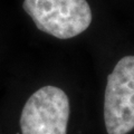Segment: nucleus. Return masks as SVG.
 Wrapping results in <instances>:
<instances>
[{
	"label": "nucleus",
	"instance_id": "nucleus-3",
	"mask_svg": "<svg viewBox=\"0 0 134 134\" xmlns=\"http://www.w3.org/2000/svg\"><path fill=\"white\" fill-rule=\"evenodd\" d=\"M69 113V98L62 88L40 87L27 99L21 111V134H67Z\"/></svg>",
	"mask_w": 134,
	"mask_h": 134
},
{
	"label": "nucleus",
	"instance_id": "nucleus-2",
	"mask_svg": "<svg viewBox=\"0 0 134 134\" xmlns=\"http://www.w3.org/2000/svg\"><path fill=\"white\" fill-rule=\"evenodd\" d=\"M104 122L107 134H127L134 130V56L121 58L108 75Z\"/></svg>",
	"mask_w": 134,
	"mask_h": 134
},
{
	"label": "nucleus",
	"instance_id": "nucleus-1",
	"mask_svg": "<svg viewBox=\"0 0 134 134\" xmlns=\"http://www.w3.org/2000/svg\"><path fill=\"white\" fill-rule=\"evenodd\" d=\"M23 7L40 31L58 39L81 35L93 18L86 0H24Z\"/></svg>",
	"mask_w": 134,
	"mask_h": 134
}]
</instances>
